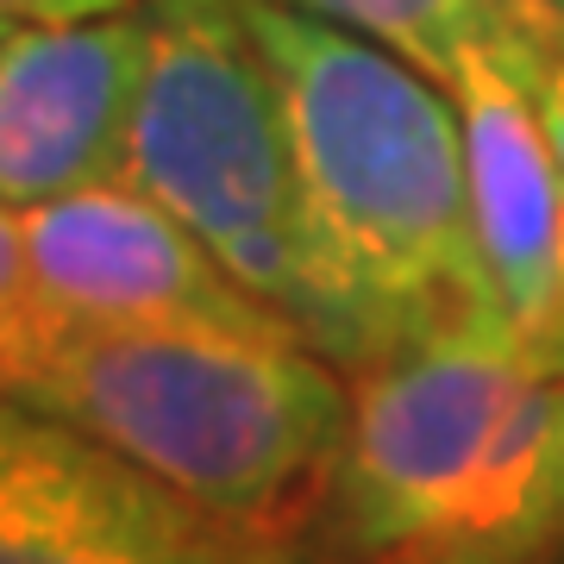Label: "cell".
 <instances>
[{
  "instance_id": "obj_1",
  "label": "cell",
  "mask_w": 564,
  "mask_h": 564,
  "mask_svg": "<svg viewBox=\"0 0 564 564\" xmlns=\"http://www.w3.org/2000/svg\"><path fill=\"white\" fill-rule=\"evenodd\" d=\"M245 25L270 63L295 158L314 276L307 345L364 370L452 321L502 314L477 251L452 88L276 0H245Z\"/></svg>"
},
{
  "instance_id": "obj_12",
  "label": "cell",
  "mask_w": 564,
  "mask_h": 564,
  "mask_svg": "<svg viewBox=\"0 0 564 564\" xmlns=\"http://www.w3.org/2000/svg\"><path fill=\"white\" fill-rule=\"evenodd\" d=\"M139 0H0V20H101V13H126Z\"/></svg>"
},
{
  "instance_id": "obj_16",
  "label": "cell",
  "mask_w": 564,
  "mask_h": 564,
  "mask_svg": "<svg viewBox=\"0 0 564 564\" xmlns=\"http://www.w3.org/2000/svg\"><path fill=\"white\" fill-rule=\"evenodd\" d=\"M7 25H13V20H0V32H7Z\"/></svg>"
},
{
  "instance_id": "obj_7",
  "label": "cell",
  "mask_w": 564,
  "mask_h": 564,
  "mask_svg": "<svg viewBox=\"0 0 564 564\" xmlns=\"http://www.w3.org/2000/svg\"><path fill=\"white\" fill-rule=\"evenodd\" d=\"M545 69L470 51L445 88L464 126V176L489 295L527 351L564 370V182L540 113Z\"/></svg>"
},
{
  "instance_id": "obj_3",
  "label": "cell",
  "mask_w": 564,
  "mask_h": 564,
  "mask_svg": "<svg viewBox=\"0 0 564 564\" xmlns=\"http://www.w3.org/2000/svg\"><path fill=\"white\" fill-rule=\"evenodd\" d=\"M126 176L307 339L314 276L295 158L245 0H144V82Z\"/></svg>"
},
{
  "instance_id": "obj_9",
  "label": "cell",
  "mask_w": 564,
  "mask_h": 564,
  "mask_svg": "<svg viewBox=\"0 0 564 564\" xmlns=\"http://www.w3.org/2000/svg\"><path fill=\"white\" fill-rule=\"evenodd\" d=\"M564 540V370L540 364L514 402L452 521L408 545L414 564H540Z\"/></svg>"
},
{
  "instance_id": "obj_6",
  "label": "cell",
  "mask_w": 564,
  "mask_h": 564,
  "mask_svg": "<svg viewBox=\"0 0 564 564\" xmlns=\"http://www.w3.org/2000/svg\"><path fill=\"white\" fill-rule=\"evenodd\" d=\"M20 239L32 302L57 321L226 326L302 339L276 307H263L251 289L226 276L220 258L132 176L20 207Z\"/></svg>"
},
{
  "instance_id": "obj_8",
  "label": "cell",
  "mask_w": 564,
  "mask_h": 564,
  "mask_svg": "<svg viewBox=\"0 0 564 564\" xmlns=\"http://www.w3.org/2000/svg\"><path fill=\"white\" fill-rule=\"evenodd\" d=\"M144 82V7L0 32V202L39 207L126 176Z\"/></svg>"
},
{
  "instance_id": "obj_5",
  "label": "cell",
  "mask_w": 564,
  "mask_h": 564,
  "mask_svg": "<svg viewBox=\"0 0 564 564\" xmlns=\"http://www.w3.org/2000/svg\"><path fill=\"white\" fill-rule=\"evenodd\" d=\"M0 564H276V552L0 395Z\"/></svg>"
},
{
  "instance_id": "obj_14",
  "label": "cell",
  "mask_w": 564,
  "mask_h": 564,
  "mask_svg": "<svg viewBox=\"0 0 564 564\" xmlns=\"http://www.w3.org/2000/svg\"><path fill=\"white\" fill-rule=\"evenodd\" d=\"M32 314V307H25ZM25 314H13V321H0V395H7V370H13V339H20V321Z\"/></svg>"
},
{
  "instance_id": "obj_11",
  "label": "cell",
  "mask_w": 564,
  "mask_h": 564,
  "mask_svg": "<svg viewBox=\"0 0 564 564\" xmlns=\"http://www.w3.org/2000/svg\"><path fill=\"white\" fill-rule=\"evenodd\" d=\"M32 302V276H25V239H20V207L0 202V321L25 314Z\"/></svg>"
},
{
  "instance_id": "obj_15",
  "label": "cell",
  "mask_w": 564,
  "mask_h": 564,
  "mask_svg": "<svg viewBox=\"0 0 564 564\" xmlns=\"http://www.w3.org/2000/svg\"><path fill=\"white\" fill-rule=\"evenodd\" d=\"M364 564H414V552H370Z\"/></svg>"
},
{
  "instance_id": "obj_10",
  "label": "cell",
  "mask_w": 564,
  "mask_h": 564,
  "mask_svg": "<svg viewBox=\"0 0 564 564\" xmlns=\"http://www.w3.org/2000/svg\"><path fill=\"white\" fill-rule=\"evenodd\" d=\"M276 7L345 25V32L408 57L433 82H452V69L470 51H496V57L533 63V69H545L558 51L545 32L527 25L514 0H276Z\"/></svg>"
},
{
  "instance_id": "obj_13",
  "label": "cell",
  "mask_w": 564,
  "mask_h": 564,
  "mask_svg": "<svg viewBox=\"0 0 564 564\" xmlns=\"http://www.w3.org/2000/svg\"><path fill=\"white\" fill-rule=\"evenodd\" d=\"M514 7H521L527 25H533V32H545L552 44L564 39V0H514Z\"/></svg>"
},
{
  "instance_id": "obj_4",
  "label": "cell",
  "mask_w": 564,
  "mask_h": 564,
  "mask_svg": "<svg viewBox=\"0 0 564 564\" xmlns=\"http://www.w3.org/2000/svg\"><path fill=\"white\" fill-rule=\"evenodd\" d=\"M533 370L540 358L502 314L452 321L364 364L333 464L339 540L364 558L433 540Z\"/></svg>"
},
{
  "instance_id": "obj_2",
  "label": "cell",
  "mask_w": 564,
  "mask_h": 564,
  "mask_svg": "<svg viewBox=\"0 0 564 564\" xmlns=\"http://www.w3.org/2000/svg\"><path fill=\"white\" fill-rule=\"evenodd\" d=\"M7 395L270 552L333 489L351 414L333 364L289 333L107 326L44 307L20 321Z\"/></svg>"
}]
</instances>
